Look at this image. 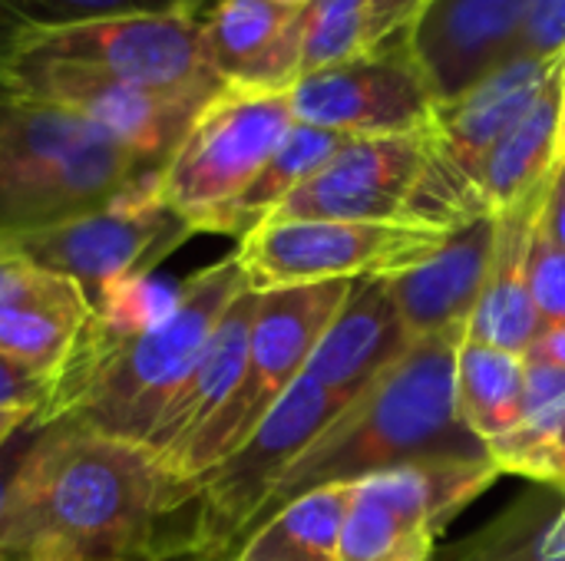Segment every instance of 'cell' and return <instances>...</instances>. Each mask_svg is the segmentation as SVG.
Here are the masks:
<instances>
[{"instance_id":"obj_1","label":"cell","mask_w":565,"mask_h":561,"mask_svg":"<svg viewBox=\"0 0 565 561\" xmlns=\"http://www.w3.org/2000/svg\"><path fill=\"white\" fill-rule=\"evenodd\" d=\"M182 506L146 446L56 420L0 532V552L20 559L56 549L73 561H156L159 522Z\"/></svg>"},{"instance_id":"obj_2","label":"cell","mask_w":565,"mask_h":561,"mask_svg":"<svg viewBox=\"0 0 565 561\" xmlns=\"http://www.w3.org/2000/svg\"><path fill=\"white\" fill-rule=\"evenodd\" d=\"M463 341V327L420 337L377 374L291 463L245 539L311 489L358 483L417 460H483L487 443L457 417V350Z\"/></svg>"},{"instance_id":"obj_3","label":"cell","mask_w":565,"mask_h":561,"mask_svg":"<svg viewBox=\"0 0 565 561\" xmlns=\"http://www.w3.org/2000/svg\"><path fill=\"white\" fill-rule=\"evenodd\" d=\"M245 288L235 251L185 278L179 304L162 324L109 347L79 344L36 417L43 423L76 420L93 433L146 446L166 403Z\"/></svg>"},{"instance_id":"obj_4","label":"cell","mask_w":565,"mask_h":561,"mask_svg":"<svg viewBox=\"0 0 565 561\" xmlns=\"http://www.w3.org/2000/svg\"><path fill=\"white\" fill-rule=\"evenodd\" d=\"M146 169L89 119L26 96L0 99V235H23L109 205Z\"/></svg>"},{"instance_id":"obj_5","label":"cell","mask_w":565,"mask_h":561,"mask_svg":"<svg viewBox=\"0 0 565 561\" xmlns=\"http://www.w3.org/2000/svg\"><path fill=\"white\" fill-rule=\"evenodd\" d=\"M351 288L354 281H321L258 294L248 334V364L235 393L182 453L162 463V473L172 479L185 506L195 483L232 456L301 377L315 344L348 301Z\"/></svg>"},{"instance_id":"obj_6","label":"cell","mask_w":565,"mask_h":561,"mask_svg":"<svg viewBox=\"0 0 565 561\" xmlns=\"http://www.w3.org/2000/svg\"><path fill=\"white\" fill-rule=\"evenodd\" d=\"M291 126L288 89L222 86L159 165L162 202L192 231H209L212 218L265 169Z\"/></svg>"},{"instance_id":"obj_7","label":"cell","mask_w":565,"mask_h":561,"mask_svg":"<svg viewBox=\"0 0 565 561\" xmlns=\"http://www.w3.org/2000/svg\"><path fill=\"white\" fill-rule=\"evenodd\" d=\"M341 410L344 407L318 380L301 374L268 410L258 430L195 483L189 499L195 513L179 552L195 561L235 555L281 476Z\"/></svg>"},{"instance_id":"obj_8","label":"cell","mask_w":565,"mask_h":561,"mask_svg":"<svg viewBox=\"0 0 565 561\" xmlns=\"http://www.w3.org/2000/svg\"><path fill=\"white\" fill-rule=\"evenodd\" d=\"M189 235H195L189 222L159 195V169H146L109 205L7 238L36 268L70 278L96 304L113 281L152 274Z\"/></svg>"},{"instance_id":"obj_9","label":"cell","mask_w":565,"mask_h":561,"mask_svg":"<svg viewBox=\"0 0 565 561\" xmlns=\"http://www.w3.org/2000/svg\"><path fill=\"white\" fill-rule=\"evenodd\" d=\"M13 63L79 66L179 96H212L222 89L209 69L202 17L195 13H126L30 30L17 46Z\"/></svg>"},{"instance_id":"obj_10","label":"cell","mask_w":565,"mask_h":561,"mask_svg":"<svg viewBox=\"0 0 565 561\" xmlns=\"http://www.w3.org/2000/svg\"><path fill=\"white\" fill-rule=\"evenodd\" d=\"M444 235L417 225L271 215L238 238L235 258L248 291L265 294L298 284L397 274L424 261Z\"/></svg>"},{"instance_id":"obj_11","label":"cell","mask_w":565,"mask_h":561,"mask_svg":"<svg viewBox=\"0 0 565 561\" xmlns=\"http://www.w3.org/2000/svg\"><path fill=\"white\" fill-rule=\"evenodd\" d=\"M288 99L295 122L348 139L430 132L437 109V99L404 40L301 76L288 89Z\"/></svg>"},{"instance_id":"obj_12","label":"cell","mask_w":565,"mask_h":561,"mask_svg":"<svg viewBox=\"0 0 565 561\" xmlns=\"http://www.w3.org/2000/svg\"><path fill=\"white\" fill-rule=\"evenodd\" d=\"M7 96H26V99L63 106L99 126L106 136H113L146 165L159 169L185 136L195 112L215 93L212 96L156 93L79 66L13 63L7 76Z\"/></svg>"},{"instance_id":"obj_13","label":"cell","mask_w":565,"mask_h":561,"mask_svg":"<svg viewBox=\"0 0 565 561\" xmlns=\"http://www.w3.org/2000/svg\"><path fill=\"white\" fill-rule=\"evenodd\" d=\"M427 159L430 132L344 139V145L271 215L411 225L407 212Z\"/></svg>"},{"instance_id":"obj_14","label":"cell","mask_w":565,"mask_h":561,"mask_svg":"<svg viewBox=\"0 0 565 561\" xmlns=\"http://www.w3.org/2000/svg\"><path fill=\"white\" fill-rule=\"evenodd\" d=\"M533 0H430L404 43L437 103L457 99L520 50Z\"/></svg>"},{"instance_id":"obj_15","label":"cell","mask_w":565,"mask_h":561,"mask_svg":"<svg viewBox=\"0 0 565 561\" xmlns=\"http://www.w3.org/2000/svg\"><path fill=\"white\" fill-rule=\"evenodd\" d=\"M563 56L513 53L470 89H463L457 99L437 103L430 122L434 155L480 192V172L487 155L533 106Z\"/></svg>"},{"instance_id":"obj_16","label":"cell","mask_w":565,"mask_h":561,"mask_svg":"<svg viewBox=\"0 0 565 561\" xmlns=\"http://www.w3.org/2000/svg\"><path fill=\"white\" fill-rule=\"evenodd\" d=\"M497 245V215L470 218L450 228L417 265L387 274L411 341L470 324Z\"/></svg>"},{"instance_id":"obj_17","label":"cell","mask_w":565,"mask_h":561,"mask_svg":"<svg viewBox=\"0 0 565 561\" xmlns=\"http://www.w3.org/2000/svg\"><path fill=\"white\" fill-rule=\"evenodd\" d=\"M305 3L218 0L202 17L209 69L222 86L291 89L301 76Z\"/></svg>"},{"instance_id":"obj_18","label":"cell","mask_w":565,"mask_h":561,"mask_svg":"<svg viewBox=\"0 0 565 561\" xmlns=\"http://www.w3.org/2000/svg\"><path fill=\"white\" fill-rule=\"evenodd\" d=\"M414 341L404 327L387 274L358 278L301 374L318 380L341 407H348Z\"/></svg>"},{"instance_id":"obj_19","label":"cell","mask_w":565,"mask_h":561,"mask_svg":"<svg viewBox=\"0 0 565 561\" xmlns=\"http://www.w3.org/2000/svg\"><path fill=\"white\" fill-rule=\"evenodd\" d=\"M89 321L93 304L79 284L33 265L0 298V354L50 377L56 387Z\"/></svg>"},{"instance_id":"obj_20","label":"cell","mask_w":565,"mask_h":561,"mask_svg":"<svg viewBox=\"0 0 565 561\" xmlns=\"http://www.w3.org/2000/svg\"><path fill=\"white\" fill-rule=\"evenodd\" d=\"M255 304H258V294L248 288L232 301L209 347L202 350L189 377L179 384V390L166 403L159 423L152 427L146 440V450L159 460V466L169 463L175 453H182L235 393L248 364V334L255 321Z\"/></svg>"},{"instance_id":"obj_21","label":"cell","mask_w":565,"mask_h":561,"mask_svg":"<svg viewBox=\"0 0 565 561\" xmlns=\"http://www.w3.org/2000/svg\"><path fill=\"white\" fill-rule=\"evenodd\" d=\"M543 195L516 208L497 212V245H493L490 274L480 304L467 324V341L473 344H487L526 357L543 331V317L533 304L530 281H526V251H530L533 225L543 208Z\"/></svg>"},{"instance_id":"obj_22","label":"cell","mask_w":565,"mask_h":561,"mask_svg":"<svg viewBox=\"0 0 565 561\" xmlns=\"http://www.w3.org/2000/svg\"><path fill=\"white\" fill-rule=\"evenodd\" d=\"M565 56L553 76L520 116V122L493 145L480 172V198L497 215L546 192L563 152Z\"/></svg>"},{"instance_id":"obj_23","label":"cell","mask_w":565,"mask_h":561,"mask_svg":"<svg viewBox=\"0 0 565 561\" xmlns=\"http://www.w3.org/2000/svg\"><path fill=\"white\" fill-rule=\"evenodd\" d=\"M503 473L490 456L483 460H417L394 470L371 473L354 483V496L397 513L440 536L477 496H483Z\"/></svg>"},{"instance_id":"obj_24","label":"cell","mask_w":565,"mask_h":561,"mask_svg":"<svg viewBox=\"0 0 565 561\" xmlns=\"http://www.w3.org/2000/svg\"><path fill=\"white\" fill-rule=\"evenodd\" d=\"M500 473L526 476L533 486L565 493V367L526 357V413L523 423L487 443Z\"/></svg>"},{"instance_id":"obj_25","label":"cell","mask_w":565,"mask_h":561,"mask_svg":"<svg viewBox=\"0 0 565 561\" xmlns=\"http://www.w3.org/2000/svg\"><path fill=\"white\" fill-rule=\"evenodd\" d=\"M526 413V357L463 341L457 350V417L480 440L513 433Z\"/></svg>"},{"instance_id":"obj_26","label":"cell","mask_w":565,"mask_h":561,"mask_svg":"<svg viewBox=\"0 0 565 561\" xmlns=\"http://www.w3.org/2000/svg\"><path fill=\"white\" fill-rule=\"evenodd\" d=\"M440 561H565V493L526 489Z\"/></svg>"},{"instance_id":"obj_27","label":"cell","mask_w":565,"mask_h":561,"mask_svg":"<svg viewBox=\"0 0 565 561\" xmlns=\"http://www.w3.org/2000/svg\"><path fill=\"white\" fill-rule=\"evenodd\" d=\"M354 483L321 486L262 522L228 561H338Z\"/></svg>"},{"instance_id":"obj_28","label":"cell","mask_w":565,"mask_h":561,"mask_svg":"<svg viewBox=\"0 0 565 561\" xmlns=\"http://www.w3.org/2000/svg\"><path fill=\"white\" fill-rule=\"evenodd\" d=\"M348 136L308 126V122H295L288 129V136L281 139V145L275 149V155L265 162V169L252 179V185L228 205L222 208L209 231L218 235H248L255 225H262L301 182H308L341 145Z\"/></svg>"},{"instance_id":"obj_29","label":"cell","mask_w":565,"mask_h":561,"mask_svg":"<svg viewBox=\"0 0 565 561\" xmlns=\"http://www.w3.org/2000/svg\"><path fill=\"white\" fill-rule=\"evenodd\" d=\"M434 542L430 529L354 496L344 513L338 561H430Z\"/></svg>"},{"instance_id":"obj_30","label":"cell","mask_w":565,"mask_h":561,"mask_svg":"<svg viewBox=\"0 0 565 561\" xmlns=\"http://www.w3.org/2000/svg\"><path fill=\"white\" fill-rule=\"evenodd\" d=\"M361 53H371L367 50V0H308L305 3L301 76L348 63Z\"/></svg>"},{"instance_id":"obj_31","label":"cell","mask_w":565,"mask_h":561,"mask_svg":"<svg viewBox=\"0 0 565 561\" xmlns=\"http://www.w3.org/2000/svg\"><path fill=\"white\" fill-rule=\"evenodd\" d=\"M30 30L70 26L126 13H195L205 0H3Z\"/></svg>"},{"instance_id":"obj_32","label":"cell","mask_w":565,"mask_h":561,"mask_svg":"<svg viewBox=\"0 0 565 561\" xmlns=\"http://www.w3.org/2000/svg\"><path fill=\"white\" fill-rule=\"evenodd\" d=\"M526 281L543 324H565V251H559L540 225H533L526 251Z\"/></svg>"},{"instance_id":"obj_33","label":"cell","mask_w":565,"mask_h":561,"mask_svg":"<svg viewBox=\"0 0 565 561\" xmlns=\"http://www.w3.org/2000/svg\"><path fill=\"white\" fill-rule=\"evenodd\" d=\"M46 430H50V423H43L33 413L0 443V532H3V526L17 506V496L23 489V479L30 473V463H33Z\"/></svg>"},{"instance_id":"obj_34","label":"cell","mask_w":565,"mask_h":561,"mask_svg":"<svg viewBox=\"0 0 565 561\" xmlns=\"http://www.w3.org/2000/svg\"><path fill=\"white\" fill-rule=\"evenodd\" d=\"M53 397V380L26 370L0 354V413H43Z\"/></svg>"},{"instance_id":"obj_35","label":"cell","mask_w":565,"mask_h":561,"mask_svg":"<svg viewBox=\"0 0 565 561\" xmlns=\"http://www.w3.org/2000/svg\"><path fill=\"white\" fill-rule=\"evenodd\" d=\"M516 53L563 56L565 53V0H533L523 40Z\"/></svg>"},{"instance_id":"obj_36","label":"cell","mask_w":565,"mask_h":561,"mask_svg":"<svg viewBox=\"0 0 565 561\" xmlns=\"http://www.w3.org/2000/svg\"><path fill=\"white\" fill-rule=\"evenodd\" d=\"M430 0H367V50H381L417 23Z\"/></svg>"},{"instance_id":"obj_37","label":"cell","mask_w":565,"mask_h":561,"mask_svg":"<svg viewBox=\"0 0 565 561\" xmlns=\"http://www.w3.org/2000/svg\"><path fill=\"white\" fill-rule=\"evenodd\" d=\"M536 225L546 231V238L565 251V152L559 155L553 175H550V185H546V195H543V208H540V218Z\"/></svg>"},{"instance_id":"obj_38","label":"cell","mask_w":565,"mask_h":561,"mask_svg":"<svg viewBox=\"0 0 565 561\" xmlns=\"http://www.w3.org/2000/svg\"><path fill=\"white\" fill-rule=\"evenodd\" d=\"M30 33V26L0 0V99L7 96V76L17 56V46L23 43V36Z\"/></svg>"},{"instance_id":"obj_39","label":"cell","mask_w":565,"mask_h":561,"mask_svg":"<svg viewBox=\"0 0 565 561\" xmlns=\"http://www.w3.org/2000/svg\"><path fill=\"white\" fill-rule=\"evenodd\" d=\"M30 268H33V261H30L7 235H0V298H3Z\"/></svg>"},{"instance_id":"obj_40","label":"cell","mask_w":565,"mask_h":561,"mask_svg":"<svg viewBox=\"0 0 565 561\" xmlns=\"http://www.w3.org/2000/svg\"><path fill=\"white\" fill-rule=\"evenodd\" d=\"M526 357L565 367V324H543V331H540V337Z\"/></svg>"},{"instance_id":"obj_41","label":"cell","mask_w":565,"mask_h":561,"mask_svg":"<svg viewBox=\"0 0 565 561\" xmlns=\"http://www.w3.org/2000/svg\"><path fill=\"white\" fill-rule=\"evenodd\" d=\"M33 413H0V443L23 423V420H30Z\"/></svg>"},{"instance_id":"obj_42","label":"cell","mask_w":565,"mask_h":561,"mask_svg":"<svg viewBox=\"0 0 565 561\" xmlns=\"http://www.w3.org/2000/svg\"><path fill=\"white\" fill-rule=\"evenodd\" d=\"M17 561H73V559H70V555H63V552H56V549H36V552L20 555Z\"/></svg>"},{"instance_id":"obj_43","label":"cell","mask_w":565,"mask_h":561,"mask_svg":"<svg viewBox=\"0 0 565 561\" xmlns=\"http://www.w3.org/2000/svg\"><path fill=\"white\" fill-rule=\"evenodd\" d=\"M281 3H295V7H301V3H308V0H281Z\"/></svg>"},{"instance_id":"obj_44","label":"cell","mask_w":565,"mask_h":561,"mask_svg":"<svg viewBox=\"0 0 565 561\" xmlns=\"http://www.w3.org/2000/svg\"><path fill=\"white\" fill-rule=\"evenodd\" d=\"M563 152H565V109H563ZM563 152H559V155H563Z\"/></svg>"},{"instance_id":"obj_45","label":"cell","mask_w":565,"mask_h":561,"mask_svg":"<svg viewBox=\"0 0 565 561\" xmlns=\"http://www.w3.org/2000/svg\"><path fill=\"white\" fill-rule=\"evenodd\" d=\"M0 561H17L13 555H7V552H0Z\"/></svg>"}]
</instances>
